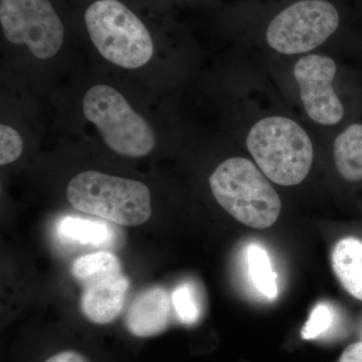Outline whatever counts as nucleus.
I'll return each instance as SVG.
<instances>
[{
	"instance_id": "nucleus-1",
	"label": "nucleus",
	"mask_w": 362,
	"mask_h": 362,
	"mask_svg": "<svg viewBox=\"0 0 362 362\" xmlns=\"http://www.w3.org/2000/svg\"><path fill=\"white\" fill-rule=\"evenodd\" d=\"M264 13L262 37L272 51L284 56L309 54L342 32L347 23L338 0H290Z\"/></svg>"
},
{
	"instance_id": "nucleus-2",
	"label": "nucleus",
	"mask_w": 362,
	"mask_h": 362,
	"mask_svg": "<svg viewBox=\"0 0 362 362\" xmlns=\"http://www.w3.org/2000/svg\"><path fill=\"white\" fill-rule=\"evenodd\" d=\"M246 145L256 165L276 185H299L310 173L313 143L306 130L289 117L259 119L247 133Z\"/></svg>"
},
{
	"instance_id": "nucleus-3",
	"label": "nucleus",
	"mask_w": 362,
	"mask_h": 362,
	"mask_svg": "<svg viewBox=\"0 0 362 362\" xmlns=\"http://www.w3.org/2000/svg\"><path fill=\"white\" fill-rule=\"evenodd\" d=\"M218 204L233 218L251 228H270L277 221L282 202L268 177L244 157L221 162L209 176Z\"/></svg>"
},
{
	"instance_id": "nucleus-4",
	"label": "nucleus",
	"mask_w": 362,
	"mask_h": 362,
	"mask_svg": "<svg viewBox=\"0 0 362 362\" xmlns=\"http://www.w3.org/2000/svg\"><path fill=\"white\" fill-rule=\"evenodd\" d=\"M66 199L78 211L115 225H142L151 216V195L146 185L99 171L76 175L66 187Z\"/></svg>"
},
{
	"instance_id": "nucleus-5",
	"label": "nucleus",
	"mask_w": 362,
	"mask_h": 362,
	"mask_svg": "<svg viewBox=\"0 0 362 362\" xmlns=\"http://www.w3.org/2000/svg\"><path fill=\"white\" fill-rule=\"evenodd\" d=\"M90 39L99 54L121 68L146 65L154 54L149 30L141 20L118 0H96L85 13Z\"/></svg>"
},
{
	"instance_id": "nucleus-6",
	"label": "nucleus",
	"mask_w": 362,
	"mask_h": 362,
	"mask_svg": "<svg viewBox=\"0 0 362 362\" xmlns=\"http://www.w3.org/2000/svg\"><path fill=\"white\" fill-rule=\"evenodd\" d=\"M83 112L96 126L107 147L119 156L140 158L156 147V136L151 126L111 86L90 88L83 99Z\"/></svg>"
},
{
	"instance_id": "nucleus-7",
	"label": "nucleus",
	"mask_w": 362,
	"mask_h": 362,
	"mask_svg": "<svg viewBox=\"0 0 362 362\" xmlns=\"http://www.w3.org/2000/svg\"><path fill=\"white\" fill-rule=\"evenodd\" d=\"M0 23L6 39L35 58L51 59L63 45L65 28L49 0H1Z\"/></svg>"
},
{
	"instance_id": "nucleus-8",
	"label": "nucleus",
	"mask_w": 362,
	"mask_h": 362,
	"mask_svg": "<svg viewBox=\"0 0 362 362\" xmlns=\"http://www.w3.org/2000/svg\"><path fill=\"white\" fill-rule=\"evenodd\" d=\"M337 73V61L324 54H308L295 63L293 74L305 112L318 125H339L349 113L335 89Z\"/></svg>"
},
{
	"instance_id": "nucleus-9",
	"label": "nucleus",
	"mask_w": 362,
	"mask_h": 362,
	"mask_svg": "<svg viewBox=\"0 0 362 362\" xmlns=\"http://www.w3.org/2000/svg\"><path fill=\"white\" fill-rule=\"evenodd\" d=\"M83 286L81 308L88 320L95 324L113 322L123 310L129 280L122 272L90 279Z\"/></svg>"
},
{
	"instance_id": "nucleus-10",
	"label": "nucleus",
	"mask_w": 362,
	"mask_h": 362,
	"mask_svg": "<svg viewBox=\"0 0 362 362\" xmlns=\"http://www.w3.org/2000/svg\"><path fill=\"white\" fill-rule=\"evenodd\" d=\"M173 310V300L164 288H149L131 303L126 313V327L137 337H156L168 329Z\"/></svg>"
},
{
	"instance_id": "nucleus-11",
	"label": "nucleus",
	"mask_w": 362,
	"mask_h": 362,
	"mask_svg": "<svg viewBox=\"0 0 362 362\" xmlns=\"http://www.w3.org/2000/svg\"><path fill=\"white\" fill-rule=\"evenodd\" d=\"M333 159L338 175L349 182H362V122L352 121L335 137Z\"/></svg>"
},
{
	"instance_id": "nucleus-12",
	"label": "nucleus",
	"mask_w": 362,
	"mask_h": 362,
	"mask_svg": "<svg viewBox=\"0 0 362 362\" xmlns=\"http://www.w3.org/2000/svg\"><path fill=\"white\" fill-rule=\"evenodd\" d=\"M331 262L345 291L362 301V240L356 237L340 240L333 249Z\"/></svg>"
},
{
	"instance_id": "nucleus-13",
	"label": "nucleus",
	"mask_w": 362,
	"mask_h": 362,
	"mask_svg": "<svg viewBox=\"0 0 362 362\" xmlns=\"http://www.w3.org/2000/svg\"><path fill=\"white\" fill-rule=\"evenodd\" d=\"M58 230L63 239L86 246L101 247L113 239V230L106 223L78 216H66Z\"/></svg>"
},
{
	"instance_id": "nucleus-14",
	"label": "nucleus",
	"mask_w": 362,
	"mask_h": 362,
	"mask_svg": "<svg viewBox=\"0 0 362 362\" xmlns=\"http://www.w3.org/2000/svg\"><path fill=\"white\" fill-rule=\"evenodd\" d=\"M247 263L252 283L262 295L275 299L278 295L277 275L272 268L266 250L259 245L247 247Z\"/></svg>"
},
{
	"instance_id": "nucleus-15",
	"label": "nucleus",
	"mask_w": 362,
	"mask_h": 362,
	"mask_svg": "<svg viewBox=\"0 0 362 362\" xmlns=\"http://www.w3.org/2000/svg\"><path fill=\"white\" fill-rule=\"evenodd\" d=\"M122 272L120 262L110 252H97L85 255L74 262L71 274L80 284L106 274Z\"/></svg>"
},
{
	"instance_id": "nucleus-16",
	"label": "nucleus",
	"mask_w": 362,
	"mask_h": 362,
	"mask_svg": "<svg viewBox=\"0 0 362 362\" xmlns=\"http://www.w3.org/2000/svg\"><path fill=\"white\" fill-rule=\"evenodd\" d=\"M171 300L173 310L180 322L190 325L199 320L201 315L199 302L195 297L194 288L188 283L177 286L173 293Z\"/></svg>"
},
{
	"instance_id": "nucleus-17",
	"label": "nucleus",
	"mask_w": 362,
	"mask_h": 362,
	"mask_svg": "<svg viewBox=\"0 0 362 362\" xmlns=\"http://www.w3.org/2000/svg\"><path fill=\"white\" fill-rule=\"evenodd\" d=\"M23 150V138L14 128L6 124L0 125V164L13 163L20 158Z\"/></svg>"
},
{
	"instance_id": "nucleus-18",
	"label": "nucleus",
	"mask_w": 362,
	"mask_h": 362,
	"mask_svg": "<svg viewBox=\"0 0 362 362\" xmlns=\"http://www.w3.org/2000/svg\"><path fill=\"white\" fill-rule=\"evenodd\" d=\"M332 312L326 304H318L311 312L302 329V337L306 340L315 339L329 329L332 323Z\"/></svg>"
},
{
	"instance_id": "nucleus-19",
	"label": "nucleus",
	"mask_w": 362,
	"mask_h": 362,
	"mask_svg": "<svg viewBox=\"0 0 362 362\" xmlns=\"http://www.w3.org/2000/svg\"><path fill=\"white\" fill-rule=\"evenodd\" d=\"M339 362H362V341L350 344L343 351Z\"/></svg>"
},
{
	"instance_id": "nucleus-20",
	"label": "nucleus",
	"mask_w": 362,
	"mask_h": 362,
	"mask_svg": "<svg viewBox=\"0 0 362 362\" xmlns=\"http://www.w3.org/2000/svg\"><path fill=\"white\" fill-rule=\"evenodd\" d=\"M45 362H89L84 356L78 354L77 351L73 350H66V351L59 352V354H54V356L49 357L47 361Z\"/></svg>"
},
{
	"instance_id": "nucleus-21",
	"label": "nucleus",
	"mask_w": 362,
	"mask_h": 362,
	"mask_svg": "<svg viewBox=\"0 0 362 362\" xmlns=\"http://www.w3.org/2000/svg\"><path fill=\"white\" fill-rule=\"evenodd\" d=\"M357 4H358L359 8L361 9L362 11V0H356Z\"/></svg>"
}]
</instances>
